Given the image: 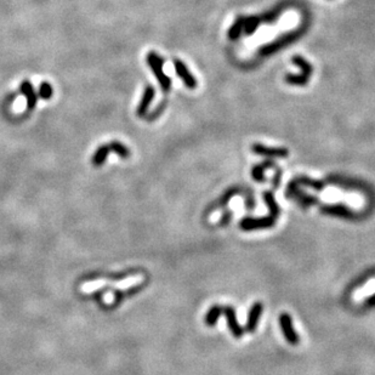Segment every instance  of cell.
Segmentation results:
<instances>
[{"label": "cell", "instance_id": "6da1fadb", "mask_svg": "<svg viewBox=\"0 0 375 375\" xmlns=\"http://www.w3.org/2000/svg\"><path fill=\"white\" fill-rule=\"evenodd\" d=\"M146 60H147V64H148L149 66V68H151L152 72H153L154 75H156L157 80H158L159 84H161L162 90L165 91V93H168V91L170 90V88H171V80H170V78L165 74L163 69L164 60L154 51H149L148 54H147Z\"/></svg>", "mask_w": 375, "mask_h": 375}, {"label": "cell", "instance_id": "7a4b0ae2", "mask_svg": "<svg viewBox=\"0 0 375 375\" xmlns=\"http://www.w3.org/2000/svg\"><path fill=\"white\" fill-rule=\"evenodd\" d=\"M251 151L259 156L267 157H278V158H287L289 156V152L287 148L283 147H266L261 143H254L251 146Z\"/></svg>", "mask_w": 375, "mask_h": 375}, {"label": "cell", "instance_id": "3957f363", "mask_svg": "<svg viewBox=\"0 0 375 375\" xmlns=\"http://www.w3.org/2000/svg\"><path fill=\"white\" fill-rule=\"evenodd\" d=\"M279 323L280 328H282V332L284 334V338L287 339V341L292 345H296L299 342V337L293 329V323H292V317L287 313H282L279 317Z\"/></svg>", "mask_w": 375, "mask_h": 375}, {"label": "cell", "instance_id": "277c9868", "mask_svg": "<svg viewBox=\"0 0 375 375\" xmlns=\"http://www.w3.org/2000/svg\"><path fill=\"white\" fill-rule=\"evenodd\" d=\"M174 66H175V70H176L177 75H179L180 79L185 83V85L187 86L188 89H196L197 88L196 78L191 74L188 68L186 67L185 62H182L179 59H175Z\"/></svg>", "mask_w": 375, "mask_h": 375}, {"label": "cell", "instance_id": "5b68a950", "mask_svg": "<svg viewBox=\"0 0 375 375\" xmlns=\"http://www.w3.org/2000/svg\"><path fill=\"white\" fill-rule=\"evenodd\" d=\"M277 215H271L269 217H265L261 220H250L245 219L240 222V227L243 230H255V229H265V227H271L274 225V220H276Z\"/></svg>", "mask_w": 375, "mask_h": 375}, {"label": "cell", "instance_id": "8992f818", "mask_svg": "<svg viewBox=\"0 0 375 375\" xmlns=\"http://www.w3.org/2000/svg\"><path fill=\"white\" fill-rule=\"evenodd\" d=\"M21 93L22 95L25 96L26 101H27V108L30 111H32L36 107V103H38V95H36L35 90L33 88V84L30 82V80H23L21 83Z\"/></svg>", "mask_w": 375, "mask_h": 375}, {"label": "cell", "instance_id": "52a82bcc", "mask_svg": "<svg viewBox=\"0 0 375 375\" xmlns=\"http://www.w3.org/2000/svg\"><path fill=\"white\" fill-rule=\"evenodd\" d=\"M154 94H156V90H154L153 86L148 84V85L145 88V90H143L142 98H141V101L137 107V111H136V113H137L138 117H143V115H146L147 111H148L149 108V104H151V102L153 101L154 99Z\"/></svg>", "mask_w": 375, "mask_h": 375}, {"label": "cell", "instance_id": "ba28073f", "mask_svg": "<svg viewBox=\"0 0 375 375\" xmlns=\"http://www.w3.org/2000/svg\"><path fill=\"white\" fill-rule=\"evenodd\" d=\"M221 312L225 313L227 318V323H229L230 330L233 333L236 338H240L243 335V329L238 324L237 318H236V312L232 307H221Z\"/></svg>", "mask_w": 375, "mask_h": 375}, {"label": "cell", "instance_id": "9c48e42d", "mask_svg": "<svg viewBox=\"0 0 375 375\" xmlns=\"http://www.w3.org/2000/svg\"><path fill=\"white\" fill-rule=\"evenodd\" d=\"M262 312V304L256 303L254 304L253 307L250 308L248 313V321H246V330L250 333H253L255 330L256 326H258L259 317H260Z\"/></svg>", "mask_w": 375, "mask_h": 375}, {"label": "cell", "instance_id": "30bf717a", "mask_svg": "<svg viewBox=\"0 0 375 375\" xmlns=\"http://www.w3.org/2000/svg\"><path fill=\"white\" fill-rule=\"evenodd\" d=\"M109 153H111V149H109L108 145H101L94 153L93 158H91V163L95 168H100L104 164V162L108 158Z\"/></svg>", "mask_w": 375, "mask_h": 375}, {"label": "cell", "instance_id": "8fae6325", "mask_svg": "<svg viewBox=\"0 0 375 375\" xmlns=\"http://www.w3.org/2000/svg\"><path fill=\"white\" fill-rule=\"evenodd\" d=\"M109 149L112 152H114L118 157H120L122 159H128L131 156L130 149L128 148L124 143H122L120 141H112L109 142Z\"/></svg>", "mask_w": 375, "mask_h": 375}, {"label": "cell", "instance_id": "7c38bea8", "mask_svg": "<svg viewBox=\"0 0 375 375\" xmlns=\"http://www.w3.org/2000/svg\"><path fill=\"white\" fill-rule=\"evenodd\" d=\"M292 61L298 67L301 68V74H304L305 77L310 78L311 73H312V66L310 62L306 61L304 57L301 56H298V55H295V56H293Z\"/></svg>", "mask_w": 375, "mask_h": 375}, {"label": "cell", "instance_id": "4fadbf2b", "mask_svg": "<svg viewBox=\"0 0 375 375\" xmlns=\"http://www.w3.org/2000/svg\"><path fill=\"white\" fill-rule=\"evenodd\" d=\"M221 313H222L221 306H214V307H211L208 313H206V317H205L206 324H208V326H214V324L216 323L217 319H219L220 314Z\"/></svg>", "mask_w": 375, "mask_h": 375}, {"label": "cell", "instance_id": "5bb4252c", "mask_svg": "<svg viewBox=\"0 0 375 375\" xmlns=\"http://www.w3.org/2000/svg\"><path fill=\"white\" fill-rule=\"evenodd\" d=\"M52 94H54V90H52L51 84L49 82H41L39 85V98L48 101L52 98Z\"/></svg>", "mask_w": 375, "mask_h": 375}, {"label": "cell", "instance_id": "9a60e30c", "mask_svg": "<svg viewBox=\"0 0 375 375\" xmlns=\"http://www.w3.org/2000/svg\"><path fill=\"white\" fill-rule=\"evenodd\" d=\"M284 79H285V82L292 84V85L303 86V85H305V84L308 82V79H310V78L305 77V75H304V74H300V75L287 74V75H285Z\"/></svg>", "mask_w": 375, "mask_h": 375}, {"label": "cell", "instance_id": "2e32d148", "mask_svg": "<svg viewBox=\"0 0 375 375\" xmlns=\"http://www.w3.org/2000/svg\"><path fill=\"white\" fill-rule=\"evenodd\" d=\"M265 163H266V164L258 165V167L254 168L253 176H254V179H255V180L262 181V180L265 179V177H264V169H265V168H267V167H271V164H269L270 162H265Z\"/></svg>", "mask_w": 375, "mask_h": 375}, {"label": "cell", "instance_id": "e0dca14e", "mask_svg": "<svg viewBox=\"0 0 375 375\" xmlns=\"http://www.w3.org/2000/svg\"><path fill=\"white\" fill-rule=\"evenodd\" d=\"M368 304H369V305H374V304H375V295L373 296V298L371 299V301H369Z\"/></svg>", "mask_w": 375, "mask_h": 375}]
</instances>
